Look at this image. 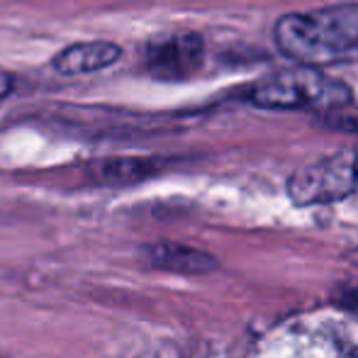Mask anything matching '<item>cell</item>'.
Returning <instances> with one entry per match:
<instances>
[{"label":"cell","mask_w":358,"mask_h":358,"mask_svg":"<svg viewBox=\"0 0 358 358\" xmlns=\"http://www.w3.org/2000/svg\"><path fill=\"white\" fill-rule=\"evenodd\" d=\"M273 34L280 52L297 64L327 66L358 62V3L283 15Z\"/></svg>","instance_id":"cell-1"},{"label":"cell","mask_w":358,"mask_h":358,"mask_svg":"<svg viewBox=\"0 0 358 358\" xmlns=\"http://www.w3.org/2000/svg\"><path fill=\"white\" fill-rule=\"evenodd\" d=\"M249 100L264 110H336L351 100V88L320 66L297 64L259 80Z\"/></svg>","instance_id":"cell-2"},{"label":"cell","mask_w":358,"mask_h":358,"mask_svg":"<svg viewBox=\"0 0 358 358\" xmlns=\"http://www.w3.org/2000/svg\"><path fill=\"white\" fill-rule=\"evenodd\" d=\"M358 188V144L300 169L290 180V195L300 205L329 203Z\"/></svg>","instance_id":"cell-3"},{"label":"cell","mask_w":358,"mask_h":358,"mask_svg":"<svg viewBox=\"0 0 358 358\" xmlns=\"http://www.w3.org/2000/svg\"><path fill=\"white\" fill-rule=\"evenodd\" d=\"M205 39L195 32H171L144 44V71L156 80H188L203 69Z\"/></svg>","instance_id":"cell-4"},{"label":"cell","mask_w":358,"mask_h":358,"mask_svg":"<svg viewBox=\"0 0 358 358\" xmlns=\"http://www.w3.org/2000/svg\"><path fill=\"white\" fill-rule=\"evenodd\" d=\"M120 57H122V49L115 42H105V39L76 42L54 54L52 69L62 76H90L115 66Z\"/></svg>","instance_id":"cell-5"},{"label":"cell","mask_w":358,"mask_h":358,"mask_svg":"<svg viewBox=\"0 0 358 358\" xmlns=\"http://www.w3.org/2000/svg\"><path fill=\"white\" fill-rule=\"evenodd\" d=\"M156 169H159V164L146 159H110L93 166L95 178L103 183H129V180H139L154 173Z\"/></svg>","instance_id":"cell-6"},{"label":"cell","mask_w":358,"mask_h":358,"mask_svg":"<svg viewBox=\"0 0 358 358\" xmlns=\"http://www.w3.org/2000/svg\"><path fill=\"white\" fill-rule=\"evenodd\" d=\"M15 90V76L0 69V100H5Z\"/></svg>","instance_id":"cell-7"},{"label":"cell","mask_w":358,"mask_h":358,"mask_svg":"<svg viewBox=\"0 0 358 358\" xmlns=\"http://www.w3.org/2000/svg\"><path fill=\"white\" fill-rule=\"evenodd\" d=\"M356 358H358V356H356Z\"/></svg>","instance_id":"cell-8"}]
</instances>
